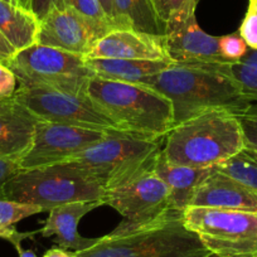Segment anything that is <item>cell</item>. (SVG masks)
<instances>
[{"mask_svg":"<svg viewBox=\"0 0 257 257\" xmlns=\"http://www.w3.org/2000/svg\"><path fill=\"white\" fill-rule=\"evenodd\" d=\"M38 122L31 112L16 102L0 112V159L19 160L31 148Z\"/></svg>","mask_w":257,"mask_h":257,"instance_id":"cell-17","label":"cell"},{"mask_svg":"<svg viewBox=\"0 0 257 257\" xmlns=\"http://www.w3.org/2000/svg\"><path fill=\"white\" fill-rule=\"evenodd\" d=\"M67 7L66 0H31L29 11L36 16L39 22L43 21L53 9Z\"/></svg>","mask_w":257,"mask_h":257,"instance_id":"cell-28","label":"cell"},{"mask_svg":"<svg viewBox=\"0 0 257 257\" xmlns=\"http://www.w3.org/2000/svg\"><path fill=\"white\" fill-rule=\"evenodd\" d=\"M144 85L170 101L174 126L204 111L226 108L238 115L252 105L232 78L228 63H172Z\"/></svg>","mask_w":257,"mask_h":257,"instance_id":"cell-1","label":"cell"},{"mask_svg":"<svg viewBox=\"0 0 257 257\" xmlns=\"http://www.w3.org/2000/svg\"><path fill=\"white\" fill-rule=\"evenodd\" d=\"M14 105H16V101H14L13 97L0 100V112H3V111H7V110H11Z\"/></svg>","mask_w":257,"mask_h":257,"instance_id":"cell-38","label":"cell"},{"mask_svg":"<svg viewBox=\"0 0 257 257\" xmlns=\"http://www.w3.org/2000/svg\"><path fill=\"white\" fill-rule=\"evenodd\" d=\"M105 189L72 162L17 173L4 187V199L34 204L49 212L72 202H102Z\"/></svg>","mask_w":257,"mask_h":257,"instance_id":"cell-4","label":"cell"},{"mask_svg":"<svg viewBox=\"0 0 257 257\" xmlns=\"http://www.w3.org/2000/svg\"><path fill=\"white\" fill-rule=\"evenodd\" d=\"M155 12L163 23H167L173 16L190 7H197L199 0H152Z\"/></svg>","mask_w":257,"mask_h":257,"instance_id":"cell-27","label":"cell"},{"mask_svg":"<svg viewBox=\"0 0 257 257\" xmlns=\"http://www.w3.org/2000/svg\"><path fill=\"white\" fill-rule=\"evenodd\" d=\"M87 95L121 134L163 139L174 127L170 101L148 85L92 77Z\"/></svg>","mask_w":257,"mask_h":257,"instance_id":"cell-3","label":"cell"},{"mask_svg":"<svg viewBox=\"0 0 257 257\" xmlns=\"http://www.w3.org/2000/svg\"><path fill=\"white\" fill-rule=\"evenodd\" d=\"M43 257H77V254L76 252L68 251V249L61 248V247H53V248H49L43 254Z\"/></svg>","mask_w":257,"mask_h":257,"instance_id":"cell-33","label":"cell"},{"mask_svg":"<svg viewBox=\"0 0 257 257\" xmlns=\"http://www.w3.org/2000/svg\"><path fill=\"white\" fill-rule=\"evenodd\" d=\"M163 139H143L108 133L102 140L75 155L70 162L80 165L100 183L105 192L154 170L162 155Z\"/></svg>","mask_w":257,"mask_h":257,"instance_id":"cell-5","label":"cell"},{"mask_svg":"<svg viewBox=\"0 0 257 257\" xmlns=\"http://www.w3.org/2000/svg\"><path fill=\"white\" fill-rule=\"evenodd\" d=\"M7 2H11V3H14V0H7Z\"/></svg>","mask_w":257,"mask_h":257,"instance_id":"cell-40","label":"cell"},{"mask_svg":"<svg viewBox=\"0 0 257 257\" xmlns=\"http://www.w3.org/2000/svg\"><path fill=\"white\" fill-rule=\"evenodd\" d=\"M108 133L38 121L28 152L19 159L22 170L67 163L102 140Z\"/></svg>","mask_w":257,"mask_h":257,"instance_id":"cell-11","label":"cell"},{"mask_svg":"<svg viewBox=\"0 0 257 257\" xmlns=\"http://www.w3.org/2000/svg\"><path fill=\"white\" fill-rule=\"evenodd\" d=\"M86 58L163 61L173 63L164 36L143 33L134 29H112L98 39Z\"/></svg>","mask_w":257,"mask_h":257,"instance_id":"cell-14","label":"cell"},{"mask_svg":"<svg viewBox=\"0 0 257 257\" xmlns=\"http://www.w3.org/2000/svg\"><path fill=\"white\" fill-rule=\"evenodd\" d=\"M189 207L257 213V193L231 175L213 168L196 189Z\"/></svg>","mask_w":257,"mask_h":257,"instance_id":"cell-15","label":"cell"},{"mask_svg":"<svg viewBox=\"0 0 257 257\" xmlns=\"http://www.w3.org/2000/svg\"><path fill=\"white\" fill-rule=\"evenodd\" d=\"M244 150L257 159V138L244 137Z\"/></svg>","mask_w":257,"mask_h":257,"instance_id":"cell-34","label":"cell"},{"mask_svg":"<svg viewBox=\"0 0 257 257\" xmlns=\"http://www.w3.org/2000/svg\"><path fill=\"white\" fill-rule=\"evenodd\" d=\"M244 149L236 113L226 108L204 111L179 122L165 135L162 157L190 168H214Z\"/></svg>","mask_w":257,"mask_h":257,"instance_id":"cell-2","label":"cell"},{"mask_svg":"<svg viewBox=\"0 0 257 257\" xmlns=\"http://www.w3.org/2000/svg\"><path fill=\"white\" fill-rule=\"evenodd\" d=\"M214 168L231 175L257 193V159L244 149Z\"/></svg>","mask_w":257,"mask_h":257,"instance_id":"cell-22","label":"cell"},{"mask_svg":"<svg viewBox=\"0 0 257 257\" xmlns=\"http://www.w3.org/2000/svg\"><path fill=\"white\" fill-rule=\"evenodd\" d=\"M196 8L190 7L165 23V43L173 63H227L219 53L218 37L207 34L198 26Z\"/></svg>","mask_w":257,"mask_h":257,"instance_id":"cell-13","label":"cell"},{"mask_svg":"<svg viewBox=\"0 0 257 257\" xmlns=\"http://www.w3.org/2000/svg\"><path fill=\"white\" fill-rule=\"evenodd\" d=\"M33 233H21V232L17 231L16 228L11 229L9 232H7L3 236L4 239L11 242L14 247H16L17 252H18L19 257H37L36 252L32 251V249H24L22 247V241L27 237H31Z\"/></svg>","mask_w":257,"mask_h":257,"instance_id":"cell-31","label":"cell"},{"mask_svg":"<svg viewBox=\"0 0 257 257\" xmlns=\"http://www.w3.org/2000/svg\"><path fill=\"white\" fill-rule=\"evenodd\" d=\"M17 85H18V81L14 73L6 64L0 63V100L13 97L18 88Z\"/></svg>","mask_w":257,"mask_h":257,"instance_id":"cell-29","label":"cell"},{"mask_svg":"<svg viewBox=\"0 0 257 257\" xmlns=\"http://www.w3.org/2000/svg\"><path fill=\"white\" fill-rule=\"evenodd\" d=\"M112 8L115 28L165 36V24L158 17L152 0H112Z\"/></svg>","mask_w":257,"mask_h":257,"instance_id":"cell-21","label":"cell"},{"mask_svg":"<svg viewBox=\"0 0 257 257\" xmlns=\"http://www.w3.org/2000/svg\"><path fill=\"white\" fill-rule=\"evenodd\" d=\"M103 206L102 202H72V203L58 206L48 212L41 234L46 238L56 237L54 242L58 247L64 249H72L73 252L85 251L90 247L95 246L100 237L97 238H87L81 236L78 232V223L81 219L97 207Z\"/></svg>","mask_w":257,"mask_h":257,"instance_id":"cell-16","label":"cell"},{"mask_svg":"<svg viewBox=\"0 0 257 257\" xmlns=\"http://www.w3.org/2000/svg\"><path fill=\"white\" fill-rule=\"evenodd\" d=\"M39 23L28 9L0 0V32L17 52L37 43Z\"/></svg>","mask_w":257,"mask_h":257,"instance_id":"cell-20","label":"cell"},{"mask_svg":"<svg viewBox=\"0 0 257 257\" xmlns=\"http://www.w3.org/2000/svg\"><path fill=\"white\" fill-rule=\"evenodd\" d=\"M21 170L19 160L0 159V199H4V187L7 183Z\"/></svg>","mask_w":257,"mask_h":257,"instance_id":"cell-30","label":"cell"},{"mask_svg":"<svg viewBox=\"0 0 257 257\" xmlns=\"http://www.w3.org/2000/svg\"><path fill=\"white\" fill-rule=\"evenodd\" d=\"M110 31L67 6L53 9L39 23L37 43L87 57L96 42Z\"/></svg>","mask_w":257,"mask_h":257,"instance_id":"cell-12","label":"cell"},{"mask_svg":"<svg viewBox=\"0 0 257 257\" xmlns=\"http://www.w3.org/2000/svg\"><path fill=\"white\" fill-rule=\"evenodd\" d=\"M228 71L242 95L252 103H257V67L244 62H236L228 63Z\"/></svg>","mask_w":257,"mask_h":257,"instance_id":"cell-23","label":"cell"},{"mask_svg":"<svg viewBox=\"0 0 257 257\" xmlns=\"http://www.w3.org/2000/svg\"><path fill=\"white\" fill-rule=\"evenodd\" d=\"M183 223L203 246L218 257L257 254V213L232 209L187 207Z\"/></svg>","mask_w":257,"mask_h":257,"instance_id":"cell-8","label":"cell"},{"mask_svg":"<svg viewBox=\"0 0 257 257\" xmlns=\"http://www.w3.org/2000/svg\"><path fill=\"white\" fill-rule=\"evenodd\" d=\"M238 115L246 116V117L256 118L257 120V103H252V105L248 106V107H247L243 112L238 113Z\"/></svg>","mask_w":257,"mask_h":257,"instance_id":"cell-37","label":"cell"},{"mask_svg":"<svg viewBox=\"0 0 257 257\" xmlns=\"http://www.w3.org/2000/svg\"><path fill=\"white\" fill-rule=\"evenodd\" d=\"M29 3H31V0H14V4L17 6L22 7L24 9H28L29 11Z\"/></svg>","mask_w":257,"mask_h":257,"instance_id":"cell-39","label":"cell"},{"mask_svg":"<svg viewBox=\"0 0 257 257\" xmlns=\"http://www.w3.org/2000/svg\"><path fill=\"white\" fill-rule=\"evenodd\" d=\"M86 62L88 68L92 71L93 77L115 81V82L142 83V85L172 64L163 61L115 58H86Z\"/></svg>","mask_w":257,"mask_h":257,"instance_id":"cell-18","label":"cell"},{"mask_svg":"<svg viewBox=\"0 0 257 257\" xmlns=\"http://www.w3.org/2000/svg\"><path fill=\"white\" fill-rule=\"evenodd\" d=\"M77 257H209L196 233L185 227L182 216L153 227L120 236L100 237L95 246L76 252Z\"/></svg>","mask_w":257,"mask_h":257,"instance_id":"cell-6","label":"cell"},{"mask_svg":"<svg viewBox=\"0 0 257 257\" xmlns=\"http://www.w3.org/2000/svg\"><path fill=\"white\" fill-rule=\"evenodd\" d=\"M6 66L14 73L19 87L73 95H87L88 82L93 77L85 56L39 43L16 52Z\"/></svg>","mask_w":257,"mask_h":257,"instance_id":"cell-7","label":"cell"},{"mask_svg":"<svg viewBox=\"0 0 257 257\" xmlns=\"http://www.w3.org/2000/svg\"><path fill=\"white\" fill-rule=\"evenodd\" d=\"M66 4L87 18L108 27L110 29H115L100 0H66Z\"/></svg>","mask_w":257,"mask_h":257,"instance_id":"cell-25","label":"cell"},{"mask_svg":"<svg viewBox=\"0 0 257 257\" xmlns=\"http://www.w3.org/2000/svg\"><path fill=\"white\" fill-rule=\"evenodd\" d=\"M219 53L227 63L241 62L248 51V46L238 32L218 37Z\"/></svg>","mask_w":257,"mask_h":257,"instance_id":"cell-24","label":"cell"},{"mask_svg":"<svg viewBox=\"0 0 257 257\" xmlns=\"http://www.w3.org/2000/svg\"><path fill=\"white\" fill-rule=\"evenodd\" d=\"M209 257H218V256H214V254H211V256H209Z\"/></svg>","mask_w":257,"mask_h":257,"instance_id":"cell-41","label":"cell"},{"mask_svg":"<svg viewBox=\"0 0 257 257\" xmlns=\"http://www.w3.org/2000/svg\"><path fill=\"white\" fill-rule=\"evenodd\" d=\"M241 62H244V63L251 64V66H254V67H257V51H256V49H249L248 48L246 56L242 58Z\"/></svg>","mask_w":257,"mask_h":257,"instance_id":"cell-35","label":"cell"},{"mask_svg":"<svg viewBox=\"0 0 257 257\" xmlns=\"http://www.w3.org/2000/svg\"><path fill=\"white\" fill-rule=\"evenodd\" d=\"M13 98L38 121L105 133H118L110 118L96 107L88 95H73L44 88L18 87Z\"/></svg>","mask_w":257,"mask_h":257,"instance_id":"cell-10","label":"cell"},{"mask_svg":"<svg viewBox=\"0 0 257 257\" xmlns=\"http://www.w3.org/2000/svg\"><path fill=\"white\" fill-rule=\"evenodd\" d=\"M101 4H102L103 9H105V12L107 13V16L110 17L111 22H112L113 24V8H112V0H100ZM113 27H115V24H113ZM116 29V28H115Z\"/></svg>","mask_w":257,"mask_h":257,"instance_id":"cell-36","label":"cell"},{"mask_svg":"<svg viewBox=\"0 0 257 257\" xmlns=\"http://www.w3.org/2000/svg\"><path fill=\"white\" fill-rule=\"evenodd\" d=\"M213 168H190L172 164L160 155L154 167V173L168 185L173 208L178 212L189 207L193 194Z\"/></svg>","mask_w":257,"mask_h":257,"instance_id":"cell-19","label":"cell"},{"mask_svg":"<svg viewBox=\"0 0 257 257\" xmlns=\"http://www.w3.org/2000/svg\"><path fill=\"white\" fill-rule=\"evenodd\" d=\"M254 257H257V254H256V256H254Z\"/></svg>","mask_w":257,"mask_h":257,"instance_id":"cell-42","label":"cell"},{"mask_svg":"<svg viewBox=\"0 0 257 257\" xmlns=\"http://www.w3.org/2000/svg\"><path fill=\"white\" fill-rule=\"evenodd\" d=\"M103 204L122 217L120 224L108 233L111 236L153 227L183 214L173 208L169 188L154 170L105 192Z\"/></svg>","mask_w":257,"mask_h":257,"instance_id":"cell-9","label":"cell"},{"mask_svg":"<svg viewBox=\"0 0 257 257\" xmlns=\"http://www.w3.org/2000/svg\"><path fill=\"white\" fill-rule=\"evenodd\" d=\"M16 52L17 51L14 49V47L7 41L3 33L0 32V63L6 64L16 54Z\"/></svg>","mask_w":257,"mask_h":257,"instance_id":"cell-32","label":"cell"},{"mask_svg":"<svg viewBox=\"0 0 257 257\" xmlns=\"http://www.w3.org/2000/svg\"><path fill=\"white\" fill-rule=\"evenodd\" d=\"M238 33L249 49L257 51V0H249L246 16L242 21Z\"/></svg>","mask_w":257,"mask_h":257,"instance_id":"cell-26","label":"cell"}]
</instances>
